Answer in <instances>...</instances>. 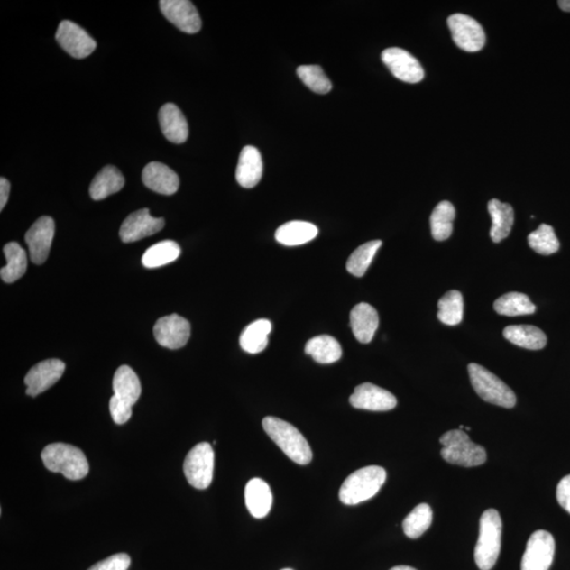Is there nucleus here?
<instances>
[{
  "label": "nucleus",
  "mask_w": 570,
  "mask_h": 570,
  "mask_svg": "<svg viewBox=\"0 0 570 570\" xmlns=\"http://www.w3.org/2000/svg\"><path fill=\"white\" fill-rule=\"evenodd\" d=\"M55 39L67 53L76 59L89 57L97 48L96 41L78 24L70 21L60 23Z\"/></svg>",
  "instance_id": "f8f14e48"
},
{
  "label": "nucleus",
  "mask_w": 570,
  "mask_h": 570,
  "mask_svg": "<svg viewBox=\"0 0 570 570\" xmlns=\"http://www.w3.org/2000/svg\"><path fill=\"white\" fill-rule=\"evenodd\" d=\"M262 153L253 146H245L240 153L235 179L244 188H253L262 178Z\"/></svg>",
  "instance_id": "412c9836"
},
{
  "label": "nucleus",
  "mask_w": 570,
  "mask_h": 570,
  "mask_svg": "<svg viewBox=\"0 0 570 570\" xmlns=\"http://www.w3.org/2000/svg\"><path fill=\"white\" fill-rule=\"evenodd\" d=\"M529 244L532 250L545 256L553 255L560 249L554 228L547 225H541L529 235Z\"/></svg>",
  "instance_id": "e433bc0d"
},
{
  "label": "nucleus",
  "mask_w": 570,
  "mask_h": 570,
  "mask_svg": "<svg viewBox=\"0 0 570 570\" xmlns=\"http://www.w3.org/2000/svg\"><path fill=\"white\" fill-rule=\"evenodd\" d=\"M282 570H293V569L287 568V569H282Z\"/></svg>",
  "instance_id": "a18cd8bd"
},
{
  "label": "nucleus",
  "mask_w": 570,
  "mask_h": 570,
  "mask_svg": "<svg viewBox=\"0 0 570 570\" xmlns=\"http://www.w3.org/2000/svg\"><path fill=\"white\" fill-rule=\"evenodd\" d=\"M142 179L148 188L161 195L176 194L179 186L177 173L169 166L159 162L148 164L142 170Z\"/></svg>",
  "instance_id": "a211bd4d"
},
{
  "label": "nucleus",
  "mask_w": 570,
  "mask_h": 570,
  "mask_svg": "<svg viewBox=\"0 0 570 570\" xmlns=\"http://www.w3.org/2000/svg\"><path fill=\"white\" fill-rule=\"evenodd\" d=\"M382 60L393 76L402 82L417 84L425 77L423 67L412 54L400 48H389L382 53Z\"/></svg>",
  "instance_id": "9d476101"
},
{
  "label": "nucleus",
  "mask_w": 570,
  "mask_h": 570,
  "mask_svg": "<svg viewBox=\"0 0 570 570\" xmlns=\"http://www.w3.org/2000/svg\"><path fill=\"white\" fill-rule=\"evenodd\" d=\"M125 185L121 171L115 166H106L97 173L90 185V196L93 200L100 201L119 193Z\"/></svg>",
  "instance_id": "5701e85b"
},
{
  "label": "nucleus",
  "mask_w": 570,
  "mask_h": 570,
  "mask_svg": "<svg viewBox=\"0 0 570 570\" xmlns=\"http://www.w3.org/2000/svg\"><path fill=\"white\" fill-rule=\"evenodd\" d=\"M350 324L353 333L359 343L369 344L373 339L380 325V317L376 309L369 303H359L353 308L350 314Z\"/></svg>",
  "instance_id": "aec40b11"
},
{
  "label": "nucleus",
  "mask_w": 570,
  "mask_h": 570,
  "mask_svg": "<svg viewBox=\"0 0 570 570\" xmlns=\"http://www.w3.org/2000/svg\"><path fill=\"white\" fill-rule=\"evenodd\" d=\"M190 324L182 316L171 314L160 318L153 334L160 345L170 350L183 348L190 337Z\"/></svg>",
  "instance_id": "9b49d317"
},
{
  "label": "nucleus",
  "mask_w": 570,
  "mask_h": 570,
  "mask_svg": "<svg viewBox=\"0 0 570 570\" xmlns=\"http://www.w3.org/2000/svg\"><path fill=\"white\" fill-rule=\"evenodd\" d=\"M437 318L447 326L460 325L464 315L463 295L458 290H450L438 301Z\"/></svg>",
  "instance_id": "72a5a7b5"
},
{
  "label": "nucleus",
  "mask_w": 570,
  "mask_h": 570,
  "mask_svg": "<svg viewBox=\"0 0 570 570\" xmlns=\"http://www.w3.org/2000/svg\"><path fill=\"white\" fill-rule=\"evenodd\" d=\"M164 226L163 218H154L150 209L144 208L127 216L121 226L120 237L123 243H135L162 231Z\"/></svg>",
  "instance_id": "dca6fc26"
},
{
  "label": "nucleus",
  "mask_w": 570,
  "mask_h": 570,
  "mask_svg": "<svg viewBox=\"0 0 570 570\" xmlns=\"http://www.w3.org/2000/svg\"><path fill=\"white\" fill-rule=\"evenodd\" d=\"M494 309L500 315L508 317L516 316L531 315L536 312V306L531 302L528 295L522 293H508L500 297L494 302Z\"/></svg>",
  "instance_id": "2f4dec72"
},
{
  "label": "nucleus",
  "mask_w": 570,
  "mask_h": 570,
  "mask_svg": "<svg viewBox=\"0 0 570 570\" xmlns=\"http://www.w3.org/2000/svg\"><path fill=\"white\" fill-rule=\"evenodd\" d=\"M471 385L482 400L489 404L504 408H513L517 404L516 394L501 382L498 376L492 373L478 363L468 365Z\"/></svg>",
  "instance_id": "423d86ee"
},
{
  "label": "nucleus",
  "mask_w": 570,
  "mask_h": 570,
  "mask_svg": "<svg viewBox=\"0 0 570 570\" xmlns=\"http://www.w3.org/2000/svg\"><path fill=\"white\" fill-rule=\"evenodd\" d=\"M557 5H559L561 10L570 12V0H560Z\"/></svg>",
  "instance_id": "37998d69"
},
{
  "label": "nucleus",
  "mask_w": 570,
  "mask_h": 570,
  "mask_svg": "<svg viewBox=\"0 0 570 570\" xmlns=\"http://www.w3.org/2000/svg\"><path fill=\"white\" fill-rule=\"evenodd\" d=\"M318 228L306 221H290L277 229L275 238L285 246H297L317 237Z\"/></svg>",
  "instance_id": "b1692460"
},
{
  "label": "nucleus",
  "mask_w": 570,
  "mask_h": 570,
  "mask_svg": "<svg viewBox=\"0 0 570 570\" xmlns=\"http://www.w3.org/2000/svg\"><path fill=\"white\" fill-rule=\"evenodd\" d=\"M179 255H181V247L175 241H161L145 252L142 257V263L147 269L161 268L176 262Z\"/></svg>",
  "instance_id": "7c9ffc66"
},
{
  "label": "nucleus",
  "mask_w": 570,
  "mask_h": 570,
  "mask_svg": "<svg viewBox=\"0 0 570 570\" xmlns=\"http://www.w3.org/2000/svg\"><path fill=\"white\" fill-rule=\"evenodd\" d=\"M556 500L570 513V474L563 478L556 488Z\"/></svg>",
  "instance_id": "a19ab883"
},
{
  "label": "nucleus",
  "mask_w": 570,
  "mask_h": 570,
  "mask_svg": "<svg viewBox=\"0 0 570 570\" xmlns=\"http://www.w3.org/2000/svg\"><path fill=\"white\" fill-rule=\"evenodd\" d=\"M215 452L212 445L201 443L188 452L184 462V474L196 489H207L212 484Z\"/></svg>",
  "instance_id": "0eeeda50"
},
{
  "label": "nucleus",
  "mask_w": 570,
  "mask_h": 570,
  "mask_svg": "<svg viewBox=\"0 0 570 570\" xmlns=\"http://www.w3.org/2000/svg\"><path fill=\"white\" fill-rule=\"evenodd\" d=\"M130 556L126 554H117L95 564L88 570H127L130 566Z\"/></svg>",
  "instance_id": "ea45409f"
},
{
  "label": "nucleus",
  "mask_w": 570,
  "mask_h": 570,
  "mask_svg": "<svg viewBox=\"0 0 570 570\" xmlns=\"http://www.w3.org/2000/svg\"><path fill=\"white\" fill-rule=\"evenodd\" d=\"M263 429L284 455L290 460L299 464H308L312 462L313 454L311 447L305 438L293 425L277 418H265L262 421Z\"/></svg>",
  "instance_id": "f257e3e1"
},
{
  "label": "nucleus",
  "mask_w": 570,
  "mask_h": 570,
  "mask_svg": "<svg viewBox=\"0 0 570 570\" xmlns=\"http://www.w3.org/2000/svg\"><path fill=\"white\" fill-rule=\"evenodd\" d=\"M41 460L48 470L61 473L68 480H82L89 473V463L84 452L76 446L64 443L48 445L41 452Z\"/></svg>",
  "instance_id": "f03ea898"
},
{
  "label": "nucleus",
  "mask_w": 570,
  "mask_h": 570,
  "mask_svg": "<svg viewBox=\"0 0 570 570\" xmlns=\"http://www.w3.org/2000/svg\"><path fill=\"white\" fill-rule=\"evenodd\" d=\"M390 570H417V569H415L413 567H410V566H404V565H402V566L393 567V568H391Z\"/></svg>",
  "instance_id": "c03bdc74"
},
{
  "label": "nucleus",
  "mask_w": 570,
  "mask_h": 570,
  "mask_svg": "<svg viewBox=\"0 0 570 570\" xmlns=\"http://www.w3.org/2000/svg\"><path fill=\"white\" fill-rule=\"evenodd\" d=\"M306 353L314 361L322 364L334 363L343 356L342 345L330 336H320L309 339L306 345Z\"/></svg>",
  "instance_id": "c85d7f7f"
},
{
  "label": "nucleus",
  "mask_w": 570,
  "mask_h": 570,
  "mask_svg": "<svg viewBox=\"0 0 570 570\" xmlns=\"http://www.w3.org/2000/svg\"><path fill=\"white\" fill-rule=\"evenodd\" d=\"M381 240L369 241L358 247L354 253L348 259L346 262V270L355 277H363L365 271H368L369 266L376 255L378 250L382 246Z\"/></svg>",
  "instance_id": "f704fd0d"
},
{
  "label": "nucleus",
  "mask_w": 570,
  "mask_h": 570,
  "mask_svg": "<svg viewBox=\"0 0 570 570\" xmlns=\"http://www.w3.org/2000/svg\"><path fill=\"white\" fill-rule=\"evenodd\" d=\"M488 212L492 216V226L491 237L494 244L501 243L510 235L513 223L514 212L510 204L492 199L488 203Z\"/></svg>",
  "instance_id": "a878e982"
},
{
  "label": "nucleus",
  "mask_w": 570,
  "mask_h": 570,
  "mask_svg": "<svg viewBox=\"0 0 570 570\" xmlns=\"http://www.w3.org/2000/svg\"><path fill=\"white\" fill-rule=\"evenodd\" d=\"M433 513L428 504H419L408 514L402 523L405 535L410 538H418L423 536L432 524Z\"/></svg>",
  "instance_id": "c9c22d12"
},
{
  "label": "nucleus",
  "mask_w": 570,
  "mask_h": 570,
  "mask_svg": "<svg viewBox=\"0 0 570 570\" xmlns=\"http://www.w3.org/2000/svg\"><path fill=\"white\" fill-rule=\"evenodd\" d=\"M455 219V207L448 201L438 203L430 218L433 238L437 241L447 240L454 231Z\"/></svg>",
  "instance_id": "473e14b6"
},
{
  "label": "nucleus",
  "mask_w": 570,
  "mask_h": 570,
  "mask_svg": "<svg viewBox=\"0 0 570 570\" xmlns=\"http://www.w3.org/2000/svg\"><path fill=\"white\" fill-rule=\"evenodd\" d=\"M556 550L555 538L547 530L531 535L523 555L520 570H549Z\"/></svg>",
  "instance_id": "1a4fd4ad"
},
{
  "label": "nucleus",
  "mask_w": 570,
  "mask_h": 570,
  "mask_svg": "<svg viewBox=\"0 0 570 570\" xmlns=\"http://www.w3.org/2000/svg\"><path fill=\"white\" fill-rule=\"evenodd\" d=\"M501 519L495 510H488L480 519V537L474 550V560L481 570H491L501 551Z\"/></svg>",
  "instance_id": "20e7f679"
},
{
  "label": "nucleus",
  "mask_w": 570,
  "mask_h": 570,
  "mask_svg": "<svg viewBox=\"0 0 570 570\" xmlns=\"http://www.w3.org/2000/svg\"><path fill=\"white\" fill-rule=\"evenodd\" d=\"M504 337L513 345L529 350H542L547 344V337L535 326H510L505 327Z\"/></svg>",
  "instance_id": "bb28decb"
},
{
  "label": "nucleus",
  "mask_w": 570,
  "mask_h": 570,
  "mask_svg": "<svg viewBox=\"0 0 570 570\" xmlns=\"http://www.w3.org/2000/svg\"><path fill=\"white\" fill-rule=\"evenodd\" d=\"M160 9L163 15L185 33L195 34L202 27L199 12L188 0H162Z\"/></svg>",
  "instance_id": "2eb2a0df"
},
{
  "label": "nucleus",
  "mask_w": 570,
  "mask_h": 570,
  "mask_svg": "<svg viewBox=\"0 0 570 570\" xmlns=\"http://www.w3.org/2000/svg\"><path fill=\"white\" fill-rule=\"evenodd\" d=\"M271 324L268 319H259L247 326L241 333L240 345L250 354H258L269 345Z\"/></svg>",
  "instance_id": "cd10ccee"
},
{
  "label": "nucleus",
  "mask_w": 570,
  "mask_h": 570,
  "mask_svg": "<svg viewBox=\"0 0 570 570\" xmlns=\"http://www.w3.org/2000/svg\"><path fill=\"white\" fill-rule=\"evenodd\" d=\"M66 364L60 359H48L34 365L24 377L27 395L36 398L47 391L64 375Z\"/></svg>",
  "instance_id": "ddd939ff"
},
{
  "label": "nucleus",
  "mask_w": 570,
  "mask_h": 570,
  "mask_svg": "<svg viewBox=\"0 0 570 570\" xmlns=\"http://www.w3.org/2000/svg\"><path fill=\"white\" fill-rule=\"evenodd\" d=\"M109 410L111 418L117 425L126 424L133 417V406L126 404L116 396H113L109 402Z\"/></svg>",
  "instance_id": "58836bf2"
},
{
  "label": "nucleus",
  "mask_w": 570,
  "mask_h": 570,
  "mask_svg": "<svg viewBox=\"0 0 570 570\" xmlns=\"http://www.w3.org/2000/svg\"><path fill=\"white\" fill-rule=\"evenodd\" d=\"M443 445L441 455L446 462L462 467L481 466L487 460L484 447L470 441L467 433L455 429L446 432L439 438Z\"/></svg>",
  "instance_id": "39448f33"
},
{
  "label": "nucleus",
  "mask_w": 570,
  "mask_h": 570,
  "mask_svg": "<svg viewBox=\"0 0 570 570\" xmlns=\"http://www.w3.org/2000/svg\"><path fill=\"white\" fill-rule=\"evenodd\" d=\"M10 182L7 179H0V210H3L7 204L10 195Z\"/></svg>",
  "instance_id": "79ce46f5"
},
{
  "label": "nucleus",
  "mask_w": 570,
  "mask_h": 570,
  "mask_svg": "<svg viewBox=\"0 0 570 570\" xmlns=\"http://www.w3.org/2000/svg\"><path fill=\"white\" fill-rule=\"evenodd\" d=\"M297 74L308 88L318 93V95H326L332 90L331 80L326 78L320 66H300L297 69Z\"/></svg>",
  "instance_id": "4c0bfd02"
},
{
  "label": "nucleus",
  "mask_w": 570,
  "mask_h": 570,
  "mask_svg": "<svg viewBox=\"0 0 570 570\" xmlns=\"http://www.w3.org/2000/svg\"><path fill=\"white\" fill-rule=\"evenodd\" d=\"M113 387L115 396L130 406L139 400L142 393L139 377L128 365H122L116 370Z\"/></svg>",
  "instance_id": "393cba45"
},
{
  "label": "nucleus",
  "mask_w": 570,
  "mask_h": 570,
  "mask_svg": "<svg viewBox=\"0 0 570 570\" xmlns=\"http://www.w3.org/2000/svg\"><path fill=\"white\" fill-rule=\"evenodd\" d=\"M4 253L5 259H7V265L0 271V276L5 283H14L21 279L27 271V253L16 243L5 244Z\"/></svg>",
  "instance_id": "c756f323"
},
{
  "label": "nucleus",
  "mask_w": 570,
  "mask_h": 570,
  "mask_svg": "<svg viewBox=\"0 0 570 570\" xmlns=\"http://www.w3.org/2000/svg\"><path fill=\"white\" fill-rule=\"evenodd\" d=\"M387 480L386 470L380 466H369L353 473L344 482L339 499L345 505H357L374 497Z\"/></svg>",
  "instance_id": "7ed1b4c3"
},
{
  "label": "nucleus",
  "mask_w": 570,
  "mask_h": 570,
  "mask_svg": "<svg viewBox=\"0 0 570 570\" xmlns=\"http://www.w3.org/2000/svg\"><path fill=\"white\" fill-rule=\"evenodd\" d=\"M350 404L362 410L383 412L392 410L398 405V400L387 390L365 382L356 387L351 395Z\"/></svg>",
  "instance_id": "f3484780"
},
{
  "label": "nucleus",
  "mask_w": 570,
  "mask_h": 570,
  "mask_svg": "<svg viewBox=\"0 0 570 570\" xmlns=\"http://www.w3.org/2000/svg\"><path fill=\"white\" fill-rule=\"evenodd\" d=\"M54 234V220L48 216H41L30 227L24 240L29 246L31 262L39 265L46 262L51 253Z\"/></svg>",
  "instance_id": "4468645a"
},
{
  "label": "nucleus",
  "mask_w": 570,
  "mask_h": 570,
  "mask_svg": "<svg viewBox=\"0 0 570 570\" xmlns=\"http://www.w3.org/2000/svg\"><path fill=\"white\" fill-rule=\"evenodd\" d=\"M452 39L458 48L467 52H478L485 46L486 35L481 24L473 17L455 14L448 18Z\"/></svg>",
  "instance_id": "6e6552de"
},
{
  "label": "nucleus",
  "mask_w": 570,
  "mask_h": 570,
  "mask_svg": "<svg viewBox=\"0 0 570 570\" xmlns=\"http://www.w3.org/2000/svg\"><path fill=\"white\" fill-rule=\"evenodd\" d=\"M245 504L253 518L263 519L270 513L272 493L268 483L253 479L245 487Z\"/></svg>",
  "instance_id": "4be33fe9"
},
{
  "label": "nucleus",
  "mask_w": 570,
  "mask_h": 570,
  "mask_svg": "<svg viewBox=\"0 0 570 570\" xmlns=\"http://www.w3.org/2000/svg\"><path fill=\"white\" fill-rule=\"evenodd\" d=\"M159 122L165 138L175 144L188 139V124L182 111L175 104H165L159 111Z\"/></svg>",
  "instance_id": "6ab92c4d"
}]
</instances>
